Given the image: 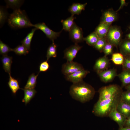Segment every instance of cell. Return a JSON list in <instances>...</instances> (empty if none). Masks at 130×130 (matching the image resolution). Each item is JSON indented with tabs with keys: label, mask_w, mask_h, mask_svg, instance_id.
<instances>
[{
	"label": "cell",
	"mask_w": 130,
	"mask_h": 130,
	"mask_svg": "<svg viewBox=\"0 0 130 130\" xmlns=\"http://www.w3.org/2000/svg\"><path fill=\"white\" fill-rule=\"evenodd\" d=\"M95 93L94 88L83 81L73 84L69 91L70 94L73 98L82 103L91 99Z\"/></svg>",
	"instance_id": "obj_1"
},
{
	"label": "cell",
	"mask_w": 130,
	"mask_h": 130,
	"mask_svg": "<svg viewBox=\"0 0 130 130\" xmlns=\"http://www.w3.org/2000/svg\"><path fill=\"white\" fill-rule=\"evenodd\" d=\"M12 51L11 48L8 45L0 40V53L3 55H7L9 52Z\"/></svg>",
	"instance_id": "obj_33"
},
{
	"label": "cell",
	"mask_w": 130,
	"mask_h": 130,
	"mask_svg": "<svg viewBox=\"0 0 130 130\" xmlns=\"http://www.w3.org/2000/svg\"><path fill=\"white\" fill-rule=\"evenodd\" d=\"M118 76L121 80L122 85L125 87L130 84V70H123Z\"/></svg>",
	"instance_id": "obj_20"
},
{
	"label": "cell",
	"mask_w": 130,
	"mask_h": 130,
	"mask_svg": "<svg viewBox=\"0 0 130 130\" xmlns=\"http://www.w3.org/2000/svg\"><path fill=\"white\" fill-rule=\"evenodd\" d=\"M120 5L118 9L116 11L117 12L120 9H122L124 6H127L128 3L125 2V0H120Z\"/></svg>",
	"instance_id": "obj_38"
},
{
	"label": "cell",
	"mask_w": 130,
	"mask_h": 130,
	"mask_svg": "<svg viewBox=\"0 0 130 130\" xmlns=\"http://www.w3.org/2000/svg\"><path fill=\"white\" fill-rule=\"evenodd\" d=\"M124 126L130 127V116L127 118Z\"/></svg>",
	"instance_id": "obj_39"
},
{
	"label": "cell",
	"mask_w": 130,
	"mask_h": 130,
	"mask_svg": "<svg viewBox=\"0 0 130 130\" xmlns=\"http://www.w3.org/2000/svg\"><path fill=\"white\" fill-rule=\"evenodd\" d=\"M129 29H130V26H129Z\"/></svg>",
	"instance_id": "obj_43"
},
{
	"label": "cell",
	"mask_w": 130,
	"mask_h": 130,
	"mask_svg": "<svg viewBox=\"0 0 130 130\" xmlns=\"http://www.w3.org/2000/svg\"><path fill=\"white\" fill-rule=\"evenodd\" d=\"M33 27L39 29L42 31L46 35L47 37L52 41H54L59 37L63 30L59 32H57L54 31L50 29L46 24L43 22L40 23L33 25Z\"/></svg>",
	"instance_id": "obj_6"
},
{
	"label": "cell",
	"mask_w": 130,
	"mask_h": 130,
	"mask_svg": "<svg viewBox=\"0 0 130 130\" xmlns=\"http://www.w3.org/2000/svg\"><path fill=\"white\" fill-rule=\"evenodd\" d=\"M3 64V68L6 72L11 74V68L12 63V57L7 55H3L1 58Z\"/></svg>",
	"instance_id": "obj_19"
},
{
	"label": "cell",
	"mask_w": 130,
	"mask_h": 130,
	"mask_svg": "<svg viewBox=\"0 0 130 130\" xmlns=\"http://www.w3.org/2000/svg\"><path fill=\"white\" fill-rule=\"evenodd\" d=\"M120 53L124 57L130 56V40L126 38L122 39L119 45Z\"/></svg>",
	"instance_id": "obj_16"
},
{
	"label": "cell",
	"mask_w": 130,
	"mask_h": 130,
	"mask_svg": "<svg viewBox=\"0 0 130 130\" xmlns=\"http://www.w3.org/2000/svg\"><path fill=\"white\" fill-rule=\"evenodd\" d=\"M12 51L14 52L19 55H26L29 53V50L22 45H19L14 49H12Z\"/></svg>",
	"instance_id": "obj_30"
},
{
	"label": "cell",
	"mask_w": 130,
	"mask_h": 130,
	"mask_svg": "<svg viewBox=\"0 0 130 130\" xmlns=\"http://www.w3.org/2000/svg\"><path fill=\"white\" fill-rule=\"evenodd\" d=\"M6 3V7L10 8L15 10L20 8L23 3L24 1L20 0H5Z\"/></svg>",
	"instance_id": "obj_28"
},
{
	"label": "cell",
	"mask_w": 130,
	"mask_h": 130,
	"mask_svg": "<svg viewBox=\"0 0 130 130\" xmlns=\"http://www.w3.org/2000/svg\"><path fill=\"white\" fill-rule=\"evenodd\" d=\"M57 45L54 43V41L48 47L47 52L46 60L48 61L51 58H56L57 56Z\"/></svg>",
	"instance_id": "obj_27"
},
{
	"label": "cell",
	"mask_w": 130,
	"mask_h": 130,
	"mask_svg": "<svg viewBox=\"0 0 130 130\" xmlns=\"http://www.w3.org/2000/svg\"><path fill=\"white\" fill-rule=\"evenodd\" d=\"M121 88L116 84H112L103 87L99 90V100L110 98L121 94Z\"/></svg>",
	"instance_id": "obj_5"
},
{
	"label": "cell",
	"mask_w": 130,
	"mask_h": 130,
	"mask_svg": "<svg viewBox=\"0 0 130 130\" xmlns=\"http://www.w3.org/2000/svg\"><path fill=\"white\" fill-rule=\"evenodd\" d=\"M82 47V46L77 44H75L66 48L64 51V58L66 59L67 62L73 61Z\"/></svg>",
	"instance_id": "obj_10"
},
{
	"label": "cell",
	"mask_w": 130,
	"mask_h": 130,
	"mask_svg": "<svg viewBox=\"0 0 130 130\" xmlns=\"http://www.w3.org/2000/svg\"><path fill=\"white\" fill-rule=\"evenodd\" d=\"M125 87V89L127 90L130 91V84L127 86Z\"/></svg>",
	"instance_id": "obj_41"
},
{
	"label": "cell",
	"mask_w": 130,
	"mask_h": 130,
	"mask_svg": "<svg viewBox=\"0 0 130 130\" xmlns=\"http://www.w3.org/2000/svg\"><path fill=\"white\" fill-rule=\"evenodd\" d=\"M74 16L71 15L65 20H61L63 25L62 30L69 32L70 31L74 23V20L76 18Z\"/></svg>",
	"instance_id": "obj_22"
},
{
	"label": "cell",
	"mask_w": 130,
	"mask_h": 130,
	"mask_svg": "<svg viewBox=\"0 0 130 130\" xmlns=\"http://www.w3.org/2000/svg\"><path fill=\"white\" fill-rule=\"evenodd\" d=\"M98 74L102 81L105 83L111 81L117 76L116 71L114 69L105 70Z\"/></svg>",
	"instance_id": "obj_14"
},
{
	"label": "cell",
	"mask_w": 130,
	"mask_h": 130,
	"mask_svg": "<svg viewBox=\"0 0 130 130\" xmlns=\"http://www.w3.org/2000/svg\"><path fill=\"white\" fill-rule=\"evenodd\" d=\"M111 24L101 22L96 28L95 32L100 38L106 37Z\"/></svg>",
	"instance_id": "obj_15"
},
{
	"label": "cell",
	"mask_w": 130,
	"mask_h": 130,
	"mask_svg": "<svg viewBox=\"0 0 130 130\" xmlns=\"http://www.w3.org/2000/svg\"><path fill=\"white\" fill-rule=\"evenodd\" d=\"M82 65L76 62H67L62 65L61 72L65 76L73 73L79 70L84 69Z\"/></svg>",
	"instance_id": "obj_7"
},
{
	"label": "cell",
	"mask_w": 130,
	"mask_h": 130,
	"mask_svg": "<svg viewBox=\"0 0 130 130\" xmlns=\"http://www.w3.org/2000/svg\"><path fill=\"white\" fill-rule=\"evenodd\" d=\"M124 59V56L120 53H116L112 55L111 60L116 65H122Z\"/></svg>",
	"instance_id": "obj_29"
},
{
	"label": "cell",
	"mask_w": 130,
	"mask_h": 130,
	"mask_svg": "<svg viewBox=\"0 0 130 130\" xmlns=\"http://www.w3.org/2000/svg\"><path fill=\"white\" fill-rule=\"evenodd\" d=\"M37 30L35 27L32 29L21 41L22 45L24 46L28 50L30 49L31 41L35 32Z\"/></svg>",
	"instance_id": "obj_23"
},
{
	"label": "cell",
	"mask_w": 130,
	"mask_h": 130,
	"mask_svg": "<svg viewBox=\"0 0 130 130\" xmlns=\"http://www.w3.org/2000/svg\"><path fill=\"white\" fill-rule=\"evenodd\" d=\"M50 65L48 61H45L42 62L39 66V72H45L47 71L49 68Z\"/></svg>",
	"instance_id": "obj_36"
},
{
	"label": "cell",
	"mask_w": 130,
	"mask_h": 130,
	"mask_svg": "<svg viewBox=\"0 0 130 130\" xmlns=\"http://www.w3.org/2000/svg\"><path fill=\"white\" fill-rule=\"evenodd\" d=\"M39 73L36 75H35L34 73H32L29 76L24 89H34L36 86L37 79Z\"/></svg>",
	"instance_id": "obj_25"
},
{
	"label": "cell",
	"mask_w": 130,
	"mask_h": 130,
	"mask_svg": "<svg viewBox=\"0 0 130 130\" xmlns=\"http://www.w3.org/2000/svg\"><path fill=\"white\" fill-rule=\"evenodd\" d=\"M109 63L110 60L104 55L96 61L94 66V70L98 74L106 70L109 66Z\"/></svg>",
	"instance_id": "obj_12"
},
{
	"label": "cell",
	"mask_w": 130,
	"mask_h": 130,
	"mask_svg": "<svg viewBox=\"0 0 130 130\" xmlns=\"http://www.w3.org/2000/svg\"><path fill=\"white\" fill-rule=\"evenodd\" d=\"M9 81L8 85L12 93L15 94L18 91L20 88L18 80L12 77L11 74H9Z\"/></svg>",
	"instance_id": "obj_24"
},
{
	"label": "cell",
	"mask_w": 130,
	"mask_h": 130,
	"mask_svg": "<svg viewBox=\"0 0 130 130\" xmlns=\"http://www.w3.org/2000/svg\"><path fill=\"white\" fill-rule=\"evenodd\" d=\"M117 110L127 118L130 116V104L119 101L117 106Z\"/></svg>",
	"instance_id": "obj_17"
},
{
	"label": "cell",
	"mask_w": 130,
	"mask_h": 130,
	"mask_svg": "<svg viewBox=\"0 0 130 130\" xmlns=\"http://www.w3.org/2000/svg\"><path fill=\"white\" fill-rule=\"evenodd\" d=\"M120 100L123 102L130 104V91L127 90L123 92L121 95Z\"/></svg>",
	"instance_id": "obj_34"
},
{
	"label": "cell",
	"mask_w": 130,
	"mask_h": 130,
	"mask_svg": "<svg viewBox=\"0 0 130 130\" xmlns=\"http://www.w3.org/2000/svg\"><path fill=\"white\" fill-rule=\"evenodd\" d=\"M122 32L121 29L116 26H110L106 37L108 43L117 47L122 41Z\"/></svg>",
	"instance_id": "obj_4"
},
{
	"label": "cell",
	"mask_w": 130,
	"mask_h": 130,
	"mask_svg": "<svg viewBox=\"0 0 130 130\" xmlns=\"http://www.w3.org/2000/svg\"><path fill=\"white\" fill-rule=\"evenodd\" d=\"M89 73V71L84 69L72 74L65 76V78L67 80L73 84L77 83L83 81V78Z\"/></svg>",
	"instance_id": "obj_9"
},
{
	"label": "cell",
	"mask_w": 130,
	"mask_h": 130,
	"mask_svg": "<svg viewBox=\"0 0 130 130\" xmlns=\"http://www.w3.org/2000/svg\"><path fill=\"white\" fill-rule=\"evenodd\" d=\"M24 92V96L22 102H24L25 105L28 103L35 96L37 92L34 89H22Z\"/></svg>",
	"instance_id": "obj_21"
},
{
	"label": "cell",
	"mask_w": 130,
	"mask_h": 130,
	"mask_svg": "<svg viewBox=\"0 0 130 130\" xmlns=\"http://www.w3.org/2000/svg\"><path fill=\"white\" fill-rule=\"evenodd\" d=\"M121 94L108 99L98 100L94 105L93 113L98 117L108 116L111 111L117 106L120 99Z\"/></svg>",
	"instance_id": "obj_2"
},
{
	"label": "cell",
	"mask_w": 130,
	"mask_h": 130,
	"mask_svg": "<svg viewBox=\"0 0 130 130\" xmlns=\"http://www.w3.org/2000/svg\"><path fill=\"white\" fill-rule=\"evenodd\" d=\"M99 39L97 33L94 31L84 38V40L88 45L93 46Z\"/></svg>",
	"instance_id": "obj_26"
},
{
	"label": "cell",
	"mask_w": 130,
	"mask_h": 130,
	"mask_svg": "<svg viewBox=\"0 0 130 130\" xmlns=\"http://www.w3.org/2000/svg\"><path fill=\"white\" fill-rule=\"evenodd\" d=\"M108 116L118 124L119 127L124 126L127 118L117 110V107L111 111Z\"/></svg>",
	"instance_id": "obj_11"
},
{
	"label": "cell",
	"mask_w": 130,
	"mask_h": 130,
	"mask_svg": "<svg viewBox=\"0 0 130 130\" xmlns=\"http://www.w3.org/2000/svg\"><path fill=\"white\" fill-rule=\"evenodd\" d=\"M8 25L14 29H20L33 26L24 10L20 8L15 10L8 17Z\"/></svg>",
	"instance_id": "obj_3"
},
{
	"label": "cell",
	"mask_w": 130,
	"mask_h": 130,
	"mask_svg": "<svg viewBox=\"0 0 130 130\" xmlns=\"http://www.w3.org/2000/svg\"><path fill=\"white\" fill-rule=\"evenodd\" d=\"M113 46L112 44L107 43L104 47L103 51L105 54V56L112 54L113 52Z\"/></svg>",
	"instance_id": "obj_35"
},
{
	"label": "cell",
	"mask_w": 130,
	"mask_h": 130,
	"mask_svg": "<svg viewBox=\"0 0 130 130\" xmlns=\"http://www.w3.org/2000/svg\"><path fill=\"white\" fill-rule=\"evenodd\" d=\"M122 66L123 70H130V56L124 57Z\"/></svg>",
	"instance_id": "obj_37"
},
{
	"label": "cell",
	"mask_w": 130,
	"mask_h": 130,
	"mask_svg": "<svg viewBox=\"0 0 130 130\" xmlns=\"http://www.w3.org/2000/svg\"><path fill=\"white\" fill-rule=\"evenodd\" d=\"M117 12L112 9H110L103 13L101 22L111 24L117 20Z\"/></svg>",
	"instance_id": "obj_13"
},
{
	"label": "cell",
	"mask_w": 130,
	"mask_h": 130,
	"mask_svg": "<svg viewBox=\"0 0 130 130\" xmlns=\"http://www.w3.org/2000/svg\"><path fill=\"white\" fill-rule=\"evenodd\" d=\"M107 43L105 38H100L93 47L99 52H101L103 51L104 47Z\"/></svg>",
	"instance_id": "obj_32"
},
{
	"label": "cell",
	"mask_w": 130,
	"mask_h": 130,
	"mask_svg": "<svg viewBox=\"0 0 130 130\" xmlns=\"http://www.w3.org/2000/svg\"><path fill=\"white\" fill-rule=\"evenodd\" d=\"M119 130H130V127L124 126L119 127Z\"/></svg>",
	"instance_id": "obj_40"
},
{
	"label": "cell",
	"mask_w": 130,
	"mask_h": 130,
	"mask_svg": "<svg viewBox=\"0 0 130 130\" xmlns=\"http://www.w3.org/2000/svg\"><path fill=\"white\" fill-rule=\"evenodd\" d=\"M9 14L6 10L3 7L0 8V27L4 24L7 19H8Z\"/></svg>",
	"instance_id": "obj_31"
},
{
	"label": "cell",
	"mask_w": 130,
	"mask_h": 130,
	"mask_svg": "<svg viewBox=\"0 0 130 130\" xmlns=\"http://www.w3.org/2000/svg\"><path fill=\"white\" fill-rule=\"evenodd\" d=\"M126 36V38L130 40V33L127 34Z\"/></svg>",
	"instance_id": "obj_42"
},
{
	"label": "cell",
	"mask_w": 130,
	"mask_h": 130,
	"mask_svg": "<svg viewBox=\"0 0 130 130\" xmlns=\"http://www.w3.org/2000/svg\"><path fill=\"white\" fill-rule=\"evenodd\" d=\"M69 32L70 38L75 44H78L84 40L82 29L78 26L75 22Z\"/></svg>",
	"instance_id": "obj_8"
},
{
	"label": "cell",
	"mask_w": 130,
	"mask_h": 130,
	"mask_svg": "<svg viewBox=\"0 0 130 130\" xmlns=\"http://www.w3.org/2000/svg\"><path fill=\"white\" fill-rule=\"evenodd\" d=\"M87 4V3L84 4L74 3L69 7L68 11L71 13L72 15H79L81 13L83 10H84Z\"/></svg>",
	"instance_id": "obj_18"
}]
</instances>
